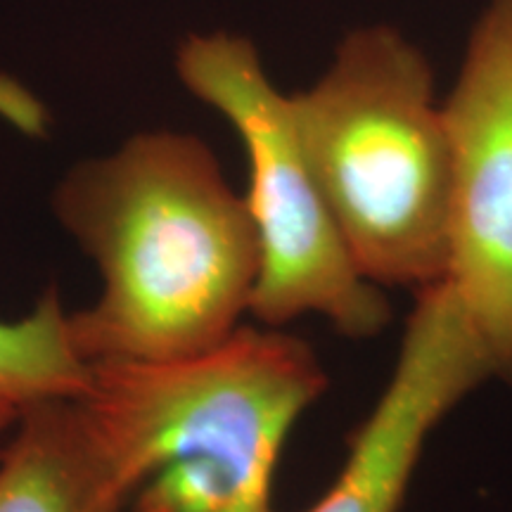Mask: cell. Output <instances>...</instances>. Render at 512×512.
I'll return each mask as SVG.
<instances>
[{"instance_id": "obj_8", "label": "cell", "mask_w": 512, "mask_h": 512, "mask_svg": "<svg viewBox=\"0 0 512 512\" xmlns=\"http://www.w3.org/2000/svg\"><path fill=\"white\" fill-rule=\"evenodd\" d=\"M91 366L76 354L60 292L48 290L17 323H0V396L17 406L86 392Z\"/></svg>"}, {"instance_id": "obj_9", "label": "cell", "mask_w": 512, "mask_h": 512, "mask_svg": "<svg viewBox=\"0 0 512 512\" xmlns=\"http://www.w3.org/2000/svg\"><path fill=\"white\" fill-rule=\"evenodd\" d=\"M0 119H5L27 136H43L48 112L27 88L8 76H0Z\"/></svg>"}, {"instance_id": "obj_3", "label": "cell", "mask_w": 512, "mask_h": 512, "mask_svg": "<svg viewBox=\"0 0 512 512\" xmlns=\"http://www.w3.org/2000/svg\"><path fill=\"white\" fill-rule=\"evenodd\" d=\"M290 100L358 271L375 285L441 283L451 145L425 55L387 27L356 31L323 79Z\"/></svg>"}, {"instance_id": "obj_2", "label": "cell", "mask_w": 512, "mask_h": 512, "mask_svg": "<svg viewBox=\"0 0 512 512\" xmlns=\"http://www.w3.org/2000/svg\"><path fill=\"white\" fill-rule=\"evenodd\" d=\"M88 366L79 399L136 479L131 512H275L287 434L328 384L309 344L275 328L185 361Z\"/></svg>"}, {"instance_id": "obj_10", "label": "cell", "mask_w": 512, "mask_h": 512, "mask_svg": "<svg viewBox=\"0 0 512 512\" xmlns=\"http://www.w3.org/2000/svg\"><path fill=\"white\" fill-rule=\"evenodd\" d=\"M17 418H19L17 403L5 399V396H0V434L8 432L12 425H17Z\"/></svg>"}, {"instance_id": "obj_1", "label": "cell", "mask_w": 512, "mask_h": 512, "mask_svg": "<svg viewBox=\"0 0 512 512\" xmlns=\"http://www.w3.org/2000/svg\"><path fill=\"white\" fill-rule=\"evenodd\" d=\"M55 214L102 275L98 302L69 313L86 363L185 361L240 328L259 240L200 138L140 133L79 164L55 190Z\"/></svg>"}, {"instance_id": "obj_6", "label": "cell", "mask_w": 512, "mask_h": 512, "mask_svg": "<svg viewBox=\"0 0 512 512\" xmlns=\"http://www.w3.org/2000/svg\"><path fill=\"white\" fill-rule=\"evenodd\" d=\"M498 366L448 283L418 294L380 401L351 441L335 484L306 512H399L422 446L441 418Z\"/></svg>"}, {"instance_id": "obj_7", "label": "cell", "mask_w": 512, "mask_h": 512, "mask_svg": "<svg viewBox=\"0 0 512 512\" xmlns=\"http://www.w3.org/2000/svg\"><path fill=\"white\" fill-rule=\"evenodd\" d=\"M136 489L79 396L19 406L17 434L0 456V512H121Z\"/></svg>"}, {"instance_id": "obj_5", "label": "cell", "mask_w": 512, "mask_h": 512, "mask_svg": "<svg viewBox=\"0 0 512 512\" xmlns=\"http://www.w3.org/2000/svg\"><path fill=\"white\" fill-rule=\"evenodd\" d=\"M444 110L451 145L444 283L512 375V0L477 19Z\"/></svg>"}, {"instance_id": "obj_4", "label": "cell", "mask_w": 512, "mask_h": 512, "mask_svg": "<svg viewBox=\"0 0 512 512\" xmlns=\"http://www.w3.org/2000/svg\"><path fill=\"white\" fill-rule=\"evenodd\" d=\"M178 74L192 95L219 110L249 159L245 197L259 240L252 304L266 328L318 313L349 337H370L389 320L377 285L358 271L309 157L292 100L275 91L247 38L190 36Z\"/></svg>"}]
</instances>
